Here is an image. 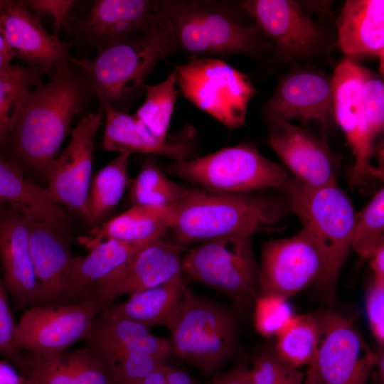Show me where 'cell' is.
<instances>
[{
    "instance_id": "cell-1",
    "label": "cell",
    "mask_w": 384,
    "mask_h": 384,
    "mask_svg": "<svg viewBox=\"0 0 384 384\" xmlns=\"http://www.w3.org/2000/svg\"><path fill=\"white\" fill-rule=\"evenodd\" d=\"M69 63L59 65L48 83L23 96L12 126L10 149L26 165L43 174L92 92L82 74Z\"/></svg>"
},
{
    "instance_id": "cell-2",
    "label": "cell",
    "mask_w": 384,
    "mask_h": 384,
    "mask_svg": "<svg viewBox=\"0 0 384 384\" xmlns=\"http://www.w3.org/2000/svg\"><path fill=\"white\" fill-rule=\"evenodd\" d=\"M177 50L169 21L157 14L141 33L98 52L93 59L70 57L69 62L78 68L102 110L128 113L155 66Z\"/></svg>"
},
{
    "instance_id": "cell-3",
    "label": "cell",
    "mask_w": 384,
    "mask_h": 384,
    "mask_svg": "<svg viewBox=\"0 0 384 384\" xmlns=\"http://www.w3.org/2000/svg\"><path fill=\"white\" fill-rule=\"evenodd\" d=\"M156 10L169 21L178 49L191 59L232 54L259 59L272 48L240 3L156 0Z\"/></svg>"
},
{
    "instance_id": "cell-4",
    "label": "cell",
    "mask_w": 384,
    "mask_h": 384,
    "mask_svg": "<svg viewBox=\"0 0 384 384\" xmlns=\"http://www.w3.org/2000/svg\"><path fill=\"white\" fill-rule=\"evenodd\" d=\"M282 214L279 203L253 192L190 189L176 204L169 230L173 240L183 245L234 235L252 236L272 230Z\"/></svg>"
},
{
    "instance_id": "cell-5",
    "label": "cell",
    "mask_w": 384,
    "mask_h": 384,
    "mask_svg": "<svg viewBox=\"0 0 384 384\" xmlns=\"http://www.w3.org/2000/svg\"><path fill=\"white\" fill-rule=\"evenodd\" d=\"M279 188L320 250L324 273L319 283L334 286L351 250L357 215L351 200L337 183L314 187L287 177Z\"/></svg>"
},
{
    "instance_id": "cell-6",
    "label": "cell",
    "mask_w": 384,
    "mask_h": 384,
    "mask_svg": "<svg viewBox=\"0 0 384 384\" xmlns=\"http://www.w3.org/2000/svg\"><path fill=\"white\" fill-rule=\"evenodd\" d=\"M162 324L171 333L172 353L206 374L225 361L238 343V321L234 311L198 297L186 286Z\"/></svg>"
},
{
    "instance_id": "cell-7",
    "label": "cell",
    "mask_w": 384,
    "mask_h": 384,
    "mask_svg": "<svg viewBox=\"0 0 384 384\" xmlns=\"http://www.w3.org/2000/svg\"><path fill=\"white\" fill-rule=\"evenodd\" d=\"M169 171L191 183L213 192L245 193L280 188L286 171L262 156L251 144L221 149L202 157L174 162Z\"/></svg>"
},
{
    "instance_id": "cell-8",
    "label": "cell",
    "mask_w": 384,
    "mask_h": 384,
    "mask_svg": "<svg viewBox=\"0 0 384 384\" xmlns=\"http://www.w3.org/2000/svg\"><path fill=\"white\" fill-rule=\"evenodd\" d=\"M183 95L229 129L246 124L247 106L257 91L248 76L225 62L196 58L174 65Z\"/></svg>"
},
{
    "instance_id": "cell-9",
    "label": "cell",
    "mask_w": 384,
    "mask_h": 384,
    "mask_svg": "<svg viewBox=\"0 0 384 384\" xmlns=\"http://www.w3.org/2000/svg\"><path fill=\"white\" fill-rule=\"evenodd\" d=\"M181 272L240 305H248L259 297L260 268L251 235H234L203 242L183 256Z\"/></svg>"
},
{
    "instance_id": "cell-10",
    "label": "cell",
    "mask_w": 384,
    "mask_h": 384,
    "mask_svg": "<svg viewBox=\"0 0 384 384\" xmlns=\"http://www.w3.org/2000/svg\"><path fill=\"white\" fill-rule=\"evenodd\" d=\"M156 14V0L76 1L64 27L98 53L144 31Z\"/></svg>"
},
{
    "instance_id": "cell-11",
    "label": "cell",
    "mask_w": 384,
    "mask_h": 384,
    "mask_svg": "<svg viewBox=\"0 0 384 384\" xmlns=\"http://www.w3.org/2000/svg\"><path fill=\"white\" fill-rule=\"evenodd\" d=\"M185 245L165 236L156 239L119 269L86 289L78 302L93 306L100 314L117 297L133 294L163 284L181 274Z\"/></svg>"
},
{
    "instance_id": "cell-12",
    "label": "cell",
    "mask_w": 384,
    "mask_h": 384,
    "mask_svg": "<svg viewBox=\"0 0 384 384\" xmlns=\"http://www.w3.org/2000/svg\"><path fill=\"white\" fill-rule=\"evenodd\" d=\"M319 337L314 361L323 384H367L375 363L352 319L334 311L315 314Z\"/></svg>"
},
{
    "instance_id": "cell-13",
    "label": "cell",
    "mask_w": 384,
    "mask_h": 384,
    "mask_svg": "<svg viewBox=\"0 0 384 384\" xmlns=\"http://www.w3.org/2000/svg\"><path fill=\"white\" fill-rule=\"evenodd\" d=\"M259 268V296L289 299L310 284L320 282L324 262L316 242L303 228L291 238L265 242Z\"/></svg>"
},
{
    "instance_id": "cell-14",
    "label": "cell",
    "mask_w": 384,
    "mask_h": 384,
    "mask_svg": "<svg viewBox=\"0 0 384 384\" xmlns=\"http://www.w3.org/2000/svg\"><path fill=\"white\" fill-rule=\"evenodd\" d=\"M99 314L93 306L85 302L31 306L16 325V344L43 356L62 354L85 340Z\"/></svg>"
},
{
    "instance_id": "cell-15",
    "label": "cell",
    "mask_w": 384,
    "mask_h": 384,
    "mask_svg": "<svg viewBox=\"0 0 384 384\" xmlns=\"http://www.w3.org/2000/svg\"><path fill=\"white\" fill-rule=\"evenodd\" d=\"M366 71L367 68L347 57L338 64L331 76L334 121L345 134L355 157L350 173L353 186L377 176L371 163L375 138L368 127L362 98Z\"/></svg>"
},
{
    "instance_id": "cell-16",
    "label": "cell",
    "mask_w": 384,
    "mask_h": 384,
    "mask_svg": "<svg viewBox=\"0 0 384 384\" xmlns=\"http://www.w3.org/2000/svg\"><path fill=\"white\" fill-rule=\"evenodd\" d=\"M102 119L100 112L82 118L73 129L67 147L44 172L51 198L87 220L95 139Z\"/></svg>"
},
{
    "instance_id": "cell-17",
    "label": "cell",
    "mask_w": 384,
    "mask_h": 384,
    "mask_svg": "<svg viewBox=\"0 0 384 384\" xmlns=\"http://www.w3.org/2000/svg\"><path fill=\"white\" fill-rule=\"evenodd\" d=\"M331 77L313 68H295L279 78L262 107L266 119L316 122L329 129L334 120Z\"/></svg>"
},
{
    "instance_id": "cell-18",
    "label": "cell",
    "mask_w": 384,
    "mask_h": 384,
    "mask_svg": "<svg viewBox=\"0 0 384 384\" xmlns=\"http://www.w3.org/2000/svg\"><path fill=\"white\" fill-rule=\"evenodd\" d=\"M266 121L270 146L296 179L314 187L336 183L339 161L324 138L287 121Z\"/></svg>"
},
{
    "instance_id": "cell-19",
    "label": "cell",
    "mask_w": 384,
    "mask_h": 384,
    "mask_svg": "<svg viewBox=\"0 0 384 384\" xmlns=\"http://www.w3.org/2000/svg\"><path fill=\"white\" fill-rule=\"evenodd\" d=\"M240 5L273 41L274 48L289 60L311 56L324 46V31L294 1L245 0Z\"/></svg>"
},
{
    "instance_id": "cell-20",
    "label": "cell",
    "mask_w": 384,
    "mask_h": 384,
    "mask_svg": "<svg viewBox=\"0 0 384 384\" xmlns=\"http://www.w3.org/2000/svg\"><path fill=\"white\" fill-rule=\"evenodd\" d=\"M0 26L15 58L43 73L69 63L72 44L47 32L23 1H0Z\"/></svg>"
},
{
    "instance_id": "cell-21",
    "label": "cell",
    "mask_w": 384,
    "mask_h": 384,
    "mask_svg": "<svg viewBox=\"0 0 384 384\" xmlns=\"http://www.w3.org/2000/svg\"><path fill=\"white\" fill-rule=\"evenodd\" d=\"M102 146L120 154L141 153L171 158L175 162L191 159L196 151V129L185 124L178 132L159 137L134 114L106 109Z\"/></svg>"
},
{
    "instance_id": "cell-22",
    "label": "cell",
    "mask_w": 384,
    "mask_h": 384,
    "mask_svg": "<svg viewBox=\"0 0 384 384\" xmlns=\"http://www.w3.org/2000/svg\"><path fill=\"white\" fill-rule=\"evenodd\" d=\"M29 247L43 304L75 303L70 289L73 255L63 230L27 223Z\"/></svg>"
},
{
    "instance_id": "cell-23",
    "label": "cell",
    "mask_w": 384,
    "mask_h": 384,
    "mask_svg": "<svg viewBox=\"0 0 384 384\" xmlns=\"http://www.w3.org/2000/svg\"><path fill=\"white\" fill-rule=\"evenodd\" d=\"M0 263L6 289L20 309L43 304L30 252L28 225L11 208L0 215Z\"/></svg>"
},
{
    "instance_id": "cell-24",
    "label": "cell",
    "mask_w": 384,
    "mask_h": 384,
    "mask_svg": "<svg viewBox=\"0 0 384 384\" xmlns=\"http://www.w3.org/2000/svg\"><path fill=\"white\" fill-rule=\"evenodd\" d=\"M337 45L348 56L367 55L383 60L384 1L348 0L337 21Z\"/></svg>"
},
{
    "instance_id": "cell-25",
    "label": "cell",
    "mask_w": 384,
    "mask_h": 384,
    "mask_svg": "<svg viewBox=\"0 0 384 384\" xmlns=\"http://www.w3.org/2000/svg\"><path fill=\"white\" fill-rule=\"evenodd\" d=\"M0 199L27 223H41L64 230L68 220L63 207L46 188L27 179L19 168L0 155Z\"/></svg>"
},
{
    "instance_id": "cell-26",
    "label": "cell",
    "mask_w": 384,
    "mask_h": 384,
    "mask_svg": "<svg viewBox=\"0 0 384 384\" xmlns=\"http://www.w3.org/2000/svg\"><path fill=\"white\" fill-rule=\"evenodd\" d=\"M149 329L129 320L100 314L84 341L95 356L132 350L164 362L172 353L171 343L152 334Z\"/></svg>"
},
{
    "instance_id": "cell-27",
    "label": "cell",
    "mask_w": 384,
    "mask_h": 384,
    "mask_svg": "<svg viewBox=\"0 0 384 384\" xmlns=\"http://www.w3.org/2000/svg\"><path fill=\"white\" fill-rule=\"evenodd\" d=\"M176 204L168 206H134L107 222L95 225L88 235L80 238V242L91 249L107 240L136 242L162 238L170 230Z\"/></svg>"
},
{
    "instance_id": "cell-28",
    "label": "cell",
    "mask_w": 384,
    "mask_h": 384,
    "mask_svg": "<svg viewBox=\"0 0 384 384\" xmlns=\"http://www.w3.org/2000/svg\"><path fill=\"white\" fill-rule=\"evenodd\" d=\"M151 241L132 242L107 240L90 249L86 256H74L70 278L74 302H78L80 295L86 289L119 269Z\"/></svg>"
},
{
    "instance_id": "cell-29",
    "label": "cell",
    "mask_w": 384,
    "mask_h": 384,
    "mask_svg": "<svg viewBox=\"0 0 384 384\" xmlns=\"http://www.w3.org/2000/svg\"><path fill=\"white\" fill-rule=\"evenodd\" d=\"M185 286L181 274L176 276L129 295L124 302L110 305L100 314L129 320L148 328L162 324L180 301Z\"/></svg>"
},
{
    "instance_id": "cell-30",
    "label": "cell",
    "mask_w": 384,
    "mask_h": 384,
    "mask_svg": "<svg viewBox=\"0 0 384 384\" xmlns=\"http://www.w3.org/2000/svg\"><path fill=\"white\" fill-rule=\"evenodd\" d=\"M131 154H119L92 178L88 198V223H100L118 204L128 182Z\"/></svg>"
},
{
    "instance_id": "cell-31",
    "label": "cell",
    "mask_w": 384,
    "mask_h": 384,
    "mask_svg": "<svg viewBox=\"0 0 384 384\" xmlns=\"http://www.w3.org/2000/svg\"><path fill=\"white\" fill-rule=\"evenodd\" d=\"M43 73L20 66L0 73V155L10 149L12 126L23 96L41 85Z\"/></svg>"
},
{
    "instance_id": "cell-32",
    "label": "cell",
    "mask_w": 384,
    "mask_h": 384,
    "mask_svg": "<svg viewBox=\"0 0 384 384\" xmlns=\"http://www.w3.org/2000/svg\"><path fill=\"white\" fill-rule=\"evenodd\" d=\"M319 326L315 314L295 316L276 336L279 358L294 368L309 366L317 348Z\"/></svg>"
},
{
    "instance_id": "cell-33",
    "label": "cell",
    "mask_w": 384,
    "mask_h": 384,
    "mask_svg": "<svg viewBox=\"0 0 384 384\" xmlns=\"http://www.w3.org/2000/svg\"><path fill=\"white\" fill-rule=\"evenodd\" d=\"M189 191L170 180L154 159H148L132 181L129 194L134 206H168L181 201Z\"/></svg>"
},
{
    "instance_id": "cell-34",
    "label": "cell",
    "mask_w": 384,
    "mask_h": 384,
    "mask_svg": "<svg viewBox=\"0 0 384 384\" xmlns=\"http://www.w3.org/2000/svg\"><path fill=\"white\" fill-rule=\"evenodd\" d=\"M176 74L171 72L161 82L145 85L144 103L134 114L154 134L166 137L177 100Z\"/></svg>"
},
{
    "instance_id": "cell-35",
    "label": "cell",
    "mask_w": 384,
    "mask_h": 384,
    "mask_svg": "<svg viewBox=\"0 0 384 384\" xmlns=\"http://www.w3.org/2000/svg\"><path fill=\"white\" fill-rule=\"evenodd\" d=\"M383 246L384 190L381 188L356 216L351 250L365 260L370 259Z\"/></svg>"
},
{
    "instance_id": "cell-36",
    "label": "cell",
    "mask_w": 384,
    "mask_h": 384,
    "mask_svg": "<svg viewBox=\"0 0 384 384\" xmlns=\"http://www.w3.org/2000/svg\"><path fill=\"white\" fill-rule=\"evenodd\" d=\"M16 369L26 384H73L63 353L47 357L28 351L22 353Z\"/></svg>"
},
{
    "instance_id": "cell-37",
    "label": "cell",
    "mask_w": 384,
    "mask_h": 384,
    "mask_svg": "<svg viewBox=\"0 0 384 384\" xmlns=\"http://www.w3.org/2000/svg\"><path fill=\"white\" fill-rule=\"evenodd\" d=\"M252 362L247 384H303V372L282 361L274 346L264 348Z\"/></svg>"
},
{
    "instance_id": "cell-38",
    "label": "cell",
    "mask_w": 384,
    "mask_h": 384,
    "mask_svg": "<svg viewBox=\"0 0 384 384\" xmlns=\"http://www.w3.org/2000/svg\"><path fill=\"white\" fill-rule=\"evenodd\" d=\"M255 304L256 331L267 338L276 336L296 316L288 299L279 296H259Z\"/></svg>"
},
{
    "instance_id": "cell-39",
    "label": "cell",
    "mask_w": 384,
    "mask_h": 384,
    "mask_svg": "<svg viewBox=\"0 0 384 384\" xmlns=\"http://www.w3.org/2000/svg\"><path fill=\"white\" fill-rule=\"evenodd\" d=\"M362 98L368 129L375 138L383 131L384 85L367 69L362 87Z\"/></svg>"
},
{
    "instance_id": "cell-40",
    "label": "cell",
    "mask_w": 384,
    "mask_h": 384,
    "mask_svg": "<svg viewBox=\"0 0 384 384\" xmlns=\"http://www.w3.org/2000/svg\"><path fill=\"white\" fill-rule=\"evenodd\" d=\"M63 354L73 384H111L87 346Z\"/></svg>"
},
{
    "instance_id": "cell-41",
    "label": "cell",
    "mask_w": 384,
    "mask_h": 384,
    "mask_svg": "<svg viewBox=\"0 0 384 384\" xmlns=\"http://www.w3.org/2000/svg\"><path fill=\"white\" fill-rule=\"evenodd\" d=\"M16 325L6 294V289L0 275V355L16 368L21 349L16 344Z\"/></svg>"
},
{
    "instance_id": "cell-42",
    "label": "cell",
    "mask_w": 384,
    "mask_h": 384,
    "mask_svg": "<svg viewBox=\"0 0 384 384\" xmlns=\"http://www.w3.org/2000/svg\"><path fill=\"white\" fill-rule=\"evenodd\" d=\"M366 314L370 331L380 346L384 345V279L373 277L365 294Z\"/></svg>"
},
{
    "instance_id": "cell-43",
    "label": "cell",
    "mask_w": 384,
    "mask_h": 384,
    "mask_svg": "<svg viewBox=\"0 0 384 384\" xmlns=\"http://www.w3.org/2000/svg\"><path fill=\"white\" fill-rule=\"evenodd\" d=\"M73 0H24L23 3L29 10L38 14H47L54 19L57 32L65 26L68 16L75 4Z\"/></svg>"
},
{
    "instance_id": "cell-44",
    "label": "cell",
    "mask_w": 384,
    "mask_h": 384,
    "mask_svg": "<svg viewBox=\"0 0 384 384\" xmlns=\"http://www.w3.org/2000/svg\"><path fill=\"white\" fill-rule=\"evenodd\" d=\"M249 369L245 364H238L228 373L216 375L210 384H247Z\"/></svg>"
},
{
    "instance_id": "cell-45",
    "label": "cell",
    "mask_w": 384,
    "mask_h": 384,
    "mask_svg": "<svg viewBox=\"0 0 384 384\" xmlns=\"http://www.w3.org/2000/svg\"><path fill=\"white\" fill-rule=\"evenodd\" d=\"M0 384H26V380L11 363L0 359Z\"/></svg>"
},
{
    "instance_id": "cell-46",
    "label": "cell",
    "mask_w": 384,
    "mask_h": 384,
    "mask_svg": "<svg viewBox=\"0 0 384 384\" xmlns=\"http://www.w3.org/2000/svg\"><path fill=\"white\" fill-rule=\"evenodd\" d=\"M167 384H199L184 371L164 364Z\"/></svg>"
},
{
    "instance_id": "cell-47",
    "label": "cell",
    "mask_w": 384,
    "mask_h": 384,
    "mask_svg": "<svg viewBox=\"0 0 384 384\" xmlns=\"http://www.w3.org/2000/svg\"><path fill=\"white\" fill-rule=\"evenodd\" d=\"M14 58L15 56L6 43L0 26V73L6 72L12 68L11 63Z\"/></svg>"
},
{
    "instance_id": "cell-48",
    "label": "cell",
    "mask_w": 384,
    "mask_h": 384,
    "mask_svg": "<svg viewBox=\"0 0 384 384\" xmlns=\"http://www.w3.org/2000/svg\"><path fill=\"white\" fill-rule=\"evenodd\" d=\"M370 259L373 277L384 279V246L381 247Z\"/></svg>"
},
{
    "instance_id": "cell-49",
    "label": "cell",
    "mask_w": 384,
    "mask_h": 384,
    "mask_svg": "<svg viewBox=\"0 0 384 384\" xmlns=\"http://www.w3.org/2000/svg\"><path fill=\"white\" fill-rule=\"evenodd\" d=\"M164 364L146 376L139 384H167L164 371Z\"/></svg>"
},
{
    "instance_id": "cell-50",
    "label": "cell",
    "mask_w": 384,
    "mask_h": 384,
    "mask_svg": "<svg viewBox=\"0 0 384 384\" xmlns=\"http://www.w3.org/2000/svg\"><path fill=\"white\" fill-rule=\"evenodd\" d=\"M303 384H323L316 370L314 356L311 364L309 366Z\"/></svg>"
},
{
    "instance_id": "cell-51",
    "label": "cell",
    "mask_w": 384,
    "mask_h": 384,
    "mask_svg": "<svg viewBox=\"0 0 384 384\" xmlns=\"http://www.w3.org/2000/svg\"><path fill=\"white\" fill-rule=\"evenodd\" d=\"M6 203L0 199V215L2 214V213L4 211V207Z\"/></svg>"
}]
</instances>
